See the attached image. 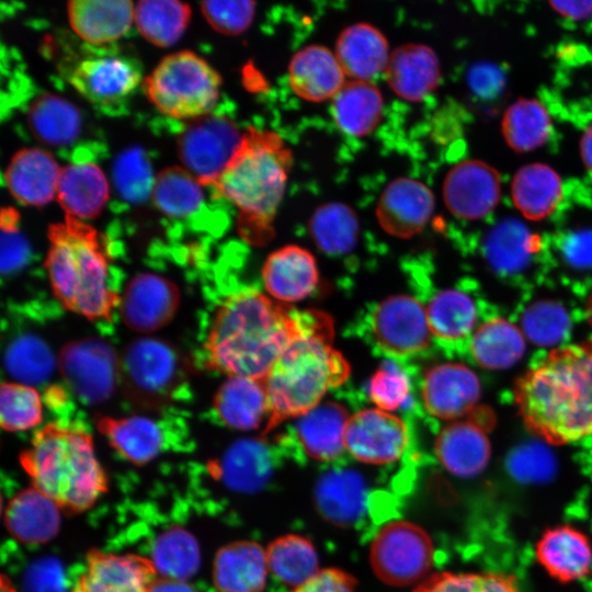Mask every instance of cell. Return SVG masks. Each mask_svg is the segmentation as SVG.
<instances>
[{"mask_svg":"<svg viewBox=\"0 0 592 592\" xmlns=\"http://www.w3.org/2000/svg\"><path fill=\"white\" fill-rule=\"evenodd\" d=\"M384 99L373 81L349 80L331 100V114L344 134L362 137L380 122Z\"/></svg>","mask_w":592,"mask_h":592,"instance_id":"836d02e7","label":"cell"},{"mask_svg":"<svg viewBox=\"0 0 592 592\" xmlns=\"http://www.w3.org/2000/svg\"><path fill=\"white\" fill-rule=\"evenodd\" d=\"M1 224V272L11 274L22 269L31 254L30 246L19 229L18 212L11 207L3 208Z\"/></svg>","mask_w":592,"mask_h":592,"instance_id":"11a10c76","label":"cell"},{"mask_svg":"<svg viewBox=\"0 0 592 592\" xmlns=\"http://www.w3.org/2000/svg\"><path fill=\"white\" fill-rule=\"evenodd\" d=\"M60 70L83 98L101 107L123 103L143 80L140 61L110 45L66 57Z\"/></svg>","mask_w":592,"mask_h":592,"instance_id":"ba28073f","label":"cell"},{"mask_svg":"<svg viewBox=\"0 0 592 592\" xmlns=\"http://www.w3.org/2000/svg\"><path fill=\"white\" fill-rule=\"evenodd\" d=\"M109 198V183L92 162H77L60 170L56 200L66 216L84 220L98 216Z\"/></svg>","mask_w":592,"mask_h":592,"instance_id":"d6a6232c","label":"cell"},{"mask_svg":"<svg viewBox=\"0 0 592 592\" xmlns=\"http://www.w3.org/2000/svg\"><path fill=\"white\" fill-rule=\"evenodd\" d=\"M293 161L291 148L274 130L249 127L243 132L215 187L238 209V229L248 242L260 246L273 237Z\"/></svg>","mask_w":592,"mask_h":592,"instance_id":"277c9868","label":"cell"},{"mask_svg":"<svg viewBox=\"0 0 592 592\" xmlns=\"http://www.w3.org/2000/svg\"><path fill=\"white\" fill-rule=\"evenodd\" d=\"M119 303L124 323L134 331L149 333L171 321L180 294L170 280L155 273H140L130 280Z\"/></svg>","mask_w":592,"mask_h":592,"instance_id":"d6986e66","label":"cell"},{"mask_svg":"<svg viewBox=\"0 0 592 592\" xmlns=\"http://www.w3.org/2000/svg\"><path fill=\"white\" fill-rule=\"evenodd\" d=\"M157 580L150 558L93 550L70 592H152Z\"/></svg>","mask_w":592,"mask_h":592,"instance_id":"9a60e30c","label":"cell"},{"mask_svg":"<svg viewBox=\"0 0 592 592\" xmlns=\"http://www.w3.org/2000/svg\"><path fill=\"white\" fill-rule=\"evenodd\" d=\"M151 200L167 216L186 218L202 207L203 185L184 168L168 167L156 175Z\"/></svg>","mask_w":592,"mask_h":592,"instance_id":"ee69618b","label":"cell"},{"mask_svg":"<svg viewBox=\"0 0 592 592\" xmlns=\"http://www.w3.org/2000/svg\"><path fill=\"white\" fill-rule=\"evenodd\" d=\"M60 168L54 157L39 148H24L10 159L4 182L21 204L44 206L56 198Z\"/></svg>","mask_w":592,"mask_h":592,"instance_id":"44dd1931","label":"cell"},{"mask_svg":"<svg viewBox=\"0 0 592 592\" xmlns=\"http://www.w3.org/2000/svg\"><path fill=\"white\" fill-rule=\"evenodd\" d=\"M3 364L16 383L35 386L50 378L56 358L43 339L32 333H22L8 344Z\"/></svg>","mask_w":592,"mask_h":592,"instance_id":"7dc6e473","label":"cell"},{"mask_svg":"<svg viewBox=\"0 0 592 592\" xmlns=\"http://www.w3.org/2000/svg\"><path fill=\"white\" fill-rule=\"evenodd\" d=\"M201 11L208 24L224 35H239L253 22L255 2L238 1H203Z\"/></svg>","mask_w":592,"mask_h":592,"instance_id":"db71d44e","label":"cell"},{"mask_svg":"<svg viewBox=\"0 0 592 592\" xmlns=\"http://www.w3.org/2000/svg\"><path fill=\"white\" fill-rule=\"evenodd\" d=\"M272 469V452L261 439L236 441L219 460L223 481L237 491L259 490L269 480Z\"/></svg>","mask_w":592,"mask_h":592,"instance_id":"8d00e7d4","label":"cell"},{"mask_svg":"<svg viewBox=\"0 0 592 592\" xmlns=\"http://www.w3.org/2000/svg\"><path fill=\"white\" fill-rule=\"evenodd\" d=\"M533 246V237L523 224L504 220L489 235L487 249L491 259L502 264L524 260Z\"/></svg>","mask_w":592,"mask_h":592,"instance_id":"f5cc1de1","label":"cell"},{"mask_svg":"<svg viewBox=\"0 0 592 592\" xmlns=\"http://www.w3.org/2000/svg\"><path fill=\"white\" fill-rule=\"evenodd\" d=\"M42 420V400L33 386L16 382L2 384L0 423L5 431H25L38 425Z\"/></svg>","mask_w":592,"mask_h":592,"instance_id":"681fc988","label":"cell"},{"mask_svg":"<svg viewBox=\"0 0 592 592\" xmlns=\"http://www.w3.org/2000/svg\"><path fill=\"white\" fill-rule=\"evenodd\" d=\"M112 178L116 193L130 204H140L151 197L156 177L151 163L140 147H130L115 158Z\"/></svg>","mask_w":592,"mask_h":592,"instance_id":"c3c4849f","label":"cell"},{"mask_svg":"<svg viewBox=\"0 0 592 592\" xmlns=\"http://www.w3.org/2000/svg\"><path fill=\"white\" fill-rule=\"evenodd\" d=\"M527 429L549 444L592 436V341L550 351L514 386Z\"/></svg>","mask_w":592,"mask_h":592,"instance_id":"7a4b0ae2","label":"cell"},{"mask_svg":"<svg viewBox=\"0 0 592 592\" xmlns=\"http://www.w3.org/2000/svg\"><path fill=\"white\" fill-rule=\"evenodd\" d=\"M287 72L294 93L309 102L332 100L346 82L335 54L318 44L297 50L291 58Z\"/></svg>","mask_w":592,"mask_h":592,"instance_id":"603a6c76","label":"cell"},{"mask_svg":"<svg viewBox=\"0 0 592 592\" xmlns=\"http://www.w3.org/2000/svg\"><path fill=\"white\" fill-rule=\"evenodd\" d=\"M536 558L544 569L561 582L578 580L592 567V546L581 531L557 526L546 531L536 544Z\"/></svg>","mask_w":592,"mask_h":592,"instance_id":"f546056e","label":"cell"},{"mask_svg":"<svg viewBox=\"0 0 592 592\" xmlns=\"http://www.w3.org/2000/svg\"><path fill=\"white\" fill-rule=\"evenodd\" d=\"M20 462L32 487L67 512L88 510L107 488L92 437L80 429L45 425L34 434Z\"/></svg>","mask_w":592,"mask_h":592,"instance_id":"8992f818","label":"cell"},{"mask_svg":"<svg viewBox=\"0 0 592 592\" xmlns=\"http://www.w3.org/2000/svg\"><path fill=\"white\" fill-rule=\"evenodd\" d=\"M48 240L45 266L56 298L90 320H111L121 298L98 231L83 220L65 216L49 227Z\"/></svg>","mask_w":592,"mask_h":592,"instance_id":"5b68a950","label":"cell"},{"mask_svg":"<svg viewBox=\"0 0 592 592\" xmlns=\"http://www.w3.org/2000/svg\"><path fill=\"white\" fill-rule=\"evenodd\" d=\"M129 0H71L67 4L72 31L86 43L110 45L121 38L134 21Z\"/></svg>","mask_w":592,"mask_h":592,"instance_id":"d4e9b609","label":"cell"},{"mask_svg":"<svg viewBox=\"0 0 592 592\" xmlns=\"http://www.w3.org/2000/svg\"><path fill=\"white\" fill-rule=\"evenodd\" d=\"M433 555V544L424 530L408 521H394L383 526L373 539L369 561L382 581L405 587L426 576Z\"/></svg>","mask_w":592,"mask_h":592,"instance_id":"9c48e42d","label":"cell"},{"mask_svg":"<svg viewBox=\"0 0 592 592\" xmlns=\"http://www.w3.org/2000/svg\"><path fill=\"white\" fill-rule=\"evenodd\" d=\"M408 443V429L402 419L378 408L352 414L344 432L345 449L355 459L371 465L398 460Z\"/></svg>","mask_w":592,"mask_h":592,"instance_id":"5bb4252c","label":"cell"},{"mask_svg":"<svg viewBox=\"0 0 592 592\" xmlns=\"http://www.w3.org/2000/svg\"><path fill=\"white\" fill-rule=\"evenodd\" d=\"M468 84L480 98L496 96L503 89L504 76L494 65L479 62L468 72Z\"/></svg>","mask_w":592,"mask_h":592,"instance_id":"6f0895ef","label":"cell"},{"mask_svg":"<svg viewBox=\"0 0 592 592\" xmlns=\"http://www.w3.org/2000/svg\"><path fill=\"white\" fill-rule=\"evenodd\" d=\"M4 523L10 534L29 545L52 540L60 528V508L34 487L21 490L8 502Z\"/></svg>","mask_w":592,"mask_h":592,"instance_id":"4dcf8cb0","label":"cell"},{"mask_svg":"<svg viewBox=\"0 0 592 592\" xmlns=\"http://www.w3.org/2000/svg\"><path fill=\"white\" fill-rule=\"evenodd\" d=\"M434 447L443 467L459 477L480 474L491 455V445L485 429L470 419L446 424L440 431Z\"/></svg>","mask_w":592,"mask_h":592,"instance_id":"cb8c5ba5","label":"cell"},{"mask_svg":"<svg viewBox=\"0 0 592 592\" xmlns=\"http://www.w3.org/2000/svg\"><path fill=\"white\" fill-rule=\"evenodd\" d=\"M355 579L339 569L320 570L307 582L295 588L292 592H354Z\"/></svg>","mask_w":592,"mask_h":592,"instance_id":"9f6ffc18","label":"cell"},{"mask_svg":"<svg viewBox=\"0 0 592 592\" xmlns=\"http://www.w3.org/2000/svg\"><path fill=\"white\" fill-rule=\"evenodd\" d=\"M214 409L228 428L251 431L265 426L270 417L264 382L251 377L231 376L219 387Z\"/></svg>","mask_w":592,"mask_h":592,"instance_id":"f1b7e54d","label":"cell"},{"mask_svg":"<svg viewBox=\"0 0 592 592\" xmlns=\"http://www.w3.org/2000/svg\"><path fill=\"white\" fill-rule=\"evenodd\" d=\"M384 76L397 96L419 102L437 88L441 80L440 61L428 45L403 44L391 52Z\"/></svg>","mask_w":592,"mask_h":592,"instance_id":"7402d4cb","label":"cell"},{"mask_svg":"<svg viewBox=\"0 0 592 592\" xmlns=\"http://www.w3.org/2000/svg\"><path fill=\"white\" fill-rule=\"evenodd\" d=\"M367 488L363 477L349 468L323 473L315 488L318 512L337 526H351L364 514Z\"/></svg>","mask_w":592,"mask_h":592,"instance_id":"4316f807","label":"cell"},{"mask_svg":"<svg viewBox=\"0 0 592 592\" xmlns=\"http://www.w3.org/2000/svg\"><path fill=\"white\" fill-rule=\"evenodd\" d=\"M1 592H15L10 581L5 580V578L1 580Z\"/></svg>","mask_w":592,"mask_h":592,"instance_id":"be15d7a7","label":"cell"},{"mask_svg":"<svg viewBox=\"0 0 592 592\" xmlns=\"http://www.w3.org/2000/svg\"><path fill=\"white\" fill-rule=\"evenodd\" d=\"M308 231L322 252L342 255L356 247L360 221L355 210L348 204L328 202L315 209L308 221Z\"/></svg>","mask_w":592,"mask_h":592,"instance_id":"ab89813d","label":"cell"},{"mask_svg":"<svg viewBox=\"0 0 592 592\" xmlns=\"http://www.w3.org/2000/svg\"><path fill=\"white\" fill-rule=\"evenodd\" d=\"M587 318L590 322V325L592 326V294L588 300V305H587Z\"/></svg>","mask_w":592,"mask_h":592,"instance_id":"e7e4bbea","label":"cell"},{"mask_svg":"<svg viewBox=\"0 0 592 592\" xmlns=\"http://www.w3.org/2000/svg\"><path fill=\"white\" fill-rule=\"evenodd\" d=\"M220 86L218 72L190 50L167 55L143 81L146 95L158 111L184 119L212 113Z\"/></svg>","mask_w":592,"mask_h":592,"instance_id":"52a82bcc","label":"cell"},{"mask_svg":"<svg viewBox=\"0 0 592 592\" xmlns=\"http://www.w3.org/2000/svg\"><path fill=\"white\" fill-rule=\"evenodd\" d=\"M150 559L161 578L186 581L200 568L201 551L191 533L171 527L155 540Z\"/></svg>","mask_w":592,"mask_h":592,"instance_id":"f6af8a7d","label":"cell"},{"mask_svg":"<svg viewBox=\"0 0 592 592\" xmlns=\"http://www.w3.org/2000/svg\"><path fill=\"white\" fill-rule=\"evenodd\" d=\"M480 396L478 376L460 363L435 365L422 378V403L431 415L441 420H455L471 412Z\"/></svg>","mask_w":592,"mask_h":592,"instance_id":"ac0fdd59","label":"cell"},{"mask_svg":"<svg viewBox=\"0 0 592 592\" xmlns=\"http://www.w3.org/2000/svg\"><path fill=\"white\" fill-rule=\"evenodd\" d=\"M346 409L334 401L321 402L294 419V434L307 456L321 462L338 458L344 447Z\"/></svg>","mask_w":592,"mask_h":592,"instance_id":"83f0119b","label":"cell"},{"mask_svg":"<svg viewBox=\"0 0 592 592\" xmlns=\"http://www.w3.org/2000/svg\"><path fill=\"white\" fill-rule=\"evenodd\" d=\"M59 366L72 392L88 405L109 399L121 376V360L114 349L96 338L66 344L60 352Z\"/></svg>","mask_w":592,"mask_h":592,"instance_id":"4fadbf2b","label":"cell"},{"mask_svg":"<svg viewBox=\"0 0 592 592\" xmlns=\"http://www.w3.org/2000/svg\"><path fill=\"white\" fill-rule=\"evenodd\" d=\"M566 253L577 261L592 259V232L580 231L572 235L566 243Z\"/></svg>","mask_w":592,"mask_h":592,"instance_id":"680465c9","label":"cell"},{"mask_svg":"<svg viewBox=\"0 0 592 592\" xmlns=\"http://www.w3.org/2000/svg\"><path fill=\"white\" fill-rule=\"evenodd\" d=\"M411 383L403 368L395 361L380 364L368 382L369 399L378 409L395 412L410 403Z\"/></svg>","mask_w":592,"mask_h":592,"instance_id":"816d5d0a","label":"cell"},{"mask_svg":"<svg viewBox=\"0 0 592 592\" xmlns=\"http://www.w3.org/2000/svg\"><path fill=\"white\" fill-rule=\"evenodd\" d=\"M265 553L269 570L289 587L297 588L320 571L316 549L304 536L289 534L278 537Z\"/></svg>","mask_w":592,"mask_h":592,"instance_id":"7bdbcfd3","label":"cell"},{"mask_svg":"<svg viewBox=\"0 0 592 592\" xmlns=\"http://www.w3.org/2000/svg\"><path fill=\"white\" fill-rule=\"evenodd\" d=\"M471 354L481 367L504 369L517 363L525 352L521 330L511 321L493 318L483 322L473 334Z\"/></svg>","mask_w":592,"mask_h":592,"instance_id":"f35d334b","label":"cell"},{"mask_svg":"<svg viewBox=\"0 0 592 592\" xmlns=\"http://www.w3.org/2000/svg\"><path fill=\"white\" fill-rule=\"evenodd\" d=\"M152 592H193V589L185 581L160 578L155 583Z\"/></svg>","mask_w":592,"mask_h":592,"instance_id":"94428289","label":"cell"},{"mask_svg":"<svg viewBox=\"0 0 592 592\" xmlns=\"http://www.w3.org/2000/svg\"><path fill=\"white\" fill-rule=\"evenodd\" d=\"M500 195L498 172L480 160L458 162L443 182L445 206L460 219L477 220L487 216L498 205Z\"/></svg>","mask_w":592,"mask_h":592,"instance_id":"2e32d148","label":"cell"},{"mask_svg":"<svg viewBox=\"0 0 592 592\" xmlns=\"http://www.w3.org/2000/svg\"><path fill=\"white\" fill-rule=\"evenodd\" d=\"M425 308L432 337L443 342L463 341L474 331L477 322L473 298L459 289L437 292Z\"/></svg>","mask_w":592,"mask_h":592,"instance_id":"60d3db41","label":"cell"},{"mask_svg":"<svg viewBox=\"0 0 592 592\" xmlns=\"http://www.w3.org/2000/svg\"><path fill=\"white\" fill-rule=\"evenodd\" d=\"M413 592H519L510 574L439 572L421 581Z\"/></svg>","mask_w":592,"mask_h":592,"instance_id":"f907efd6","label":"cell"},{"mask_svg":"<svg viewBox=\"0 0 592 592\" xmlns=\"http://www.w3.org/2000/svg\"><path fill=\"white\" fill-rule=\"evenodd\" d=\"M121 376L132 395L147 403H160L175 394L184 368L170 343L141 337L126 346L121 358Z\"/></svg>","mask_w":592,"mask_h":592,"instance_id":"8fae6325","label":"cell"},{"mask_svg":"<svg viewBox=\"0 0 592 592\" xmlns=\"http://www.w3.org/2000/svg\"><path fill=\"white\" fill-rule=\"evenodd\" d=\"M334 54L351 80L372 81L385 72L391 52L387 38L377 27L360 22L340 33Z\"/></svg>","mask_w":592,"mask_h":592,"instance_id":"484cf974","label":"cell"},{"mask_svg":"<svg viewBox=\"0 0 592 592\" xmlns=\"http://www.w3.org/2000/svg\"><path fill=\"white\" fill-rule=\"evenodd\" d=\"M368 330L377 349L394 358L423 352L432 338L425 306L408 295L378 303L368 317Z\"/></svg>","mask_w":592,"mask_h":592,"instance_id":"7c38bea8","label":"cell"},{"mask_svg":"<svg viewBox=\"0 0 592 592\" xmlns=\"http://www.w3.org/2000/svg\"><path fill=\"white\" fill-rule=\"evenodd\" d=\"M333 323L307 310L300 332L281 353L263 379L270 408L264 433L321 403L325 395L350 376V364L332 346Z\"/></svg>","mask_w":592,"mask_h":592,"instance_id":"3957f363","label":"cell"},{"mask_svg":"<svg viewBox=\"0 0 592 592\" xmlns=\"http://www.w3.org/2000/svg\"><path fill=\"white\" fill-rule=\"evenodd\" d=\"M262 282L267 294L280 303L303 300L316 289L319 282L316 259L299 246L282 247L264 261Z\"/></svg>","mask_w":592,"mask_h":592,"instance_id":"ffe728a7","label":"cell"},{"mask_svg":"<svg viewBox=\"0 0 592 592\" xmlns=\"http://www.w3.org/2000/svg\"><path fill=\"white\" fill-rule=\"evenodd\" d=\"M550 5L560 15L574 21L585 20L592 15V1H553Z\"/></svg>","mask_w":592,"mask_h":592,"instance_id":"91938a15","label":"cell"},{"mask_svg":"<svg viewBox=\"0 0 592 592\" xmlns=\"http://www.w3.org/2000/svg\"><path fill=\"white\" fill-rule=\"evenodd\" d=\"M562 194L558 173L544 163L523 166L515 173L511 195L515 207L527 219L540 220L557 207Z\"/></svg>","mask_w":592,"mask_h":592,"instance_id":"d590c367","label":"cell"},{"mask_svg":"<svg viewBox=\"0 0 592 592\" xmlns=\"http://www.w3.org/2000/svg\"><path fill=\"white\" fill-rule=\"evenodd\" d=\"M190 18L191 8L178 0H141L134 11L137 30L158 47H169L178 42Z\"/></svg>","mask_w":592,"mask_h":592,"instance_id":"b9f144b4","label":"cell"},{"mask_svg":"<svg viewBox=\"0 0 592 592\" xmlns=\"http://www.w3.org/2000/svg\"><path fill=\"white\" fill-rule=\"evenodd\" d=\"M501 128L513 150L526 152L540 147L547 140L551 119L538 101L519 99L504 112Z\"/></svg>","mask_w":592,"mask_h":592,"instance_id":"bcb514c9","label":"cell"},{"mask_svg":"<svg viewBox=\"0 0 592 592\" xmlns=\"http://www.w3.org/2000/svg\"><path fill=\"white\" fill-rule=\"evenodd\" d=\"M243 133L228 116L209 113L190 123L179 135V159L203 186L214 185L236 153Z\"/></svg>","mask_w":592,"mask_h":592,"instance_id":"30bf717a","label":"cell"},{"mask_svg":"<svg viewBox=\"0 0 592 592\" xmlns=\"http://www.w3.org/2000/svg\"><path fill=\"white\" fill-rule=\"evenodd\" d=\"M435 206L434 194L423 182L400 177L383 190L376 205L379 226L388 235L411 238L429 223Z\"/></svg>","mask_w":592,"mask_h":592,"instance_id":"e0dca14e","label":"cell"},{"mask_svg":"<svg viewBox=\"0 0 592 592\" xmlns=\"http://www.w3.org/2000/svg\"><path fill=\"white\" fill-rule=\"evenodd\" d=\"M27 122L33 135L50 146L73 143L81 132L79 110L62 96L45 93L34 99L27 111Z\"/></svg>","mask_w":592,"mask_h":592,"instance_id":"74e56055","label":"cell"},{"mask_svg":"<svg viewBox=\"0 0 592 592\" xmlns=\"http://www.w3.org/2000/svg\"><path fill=\"white\" fill-rule=\"evenodd\" d=\"M100 432L124 458L135 465H145L157 457L166 445L162 428L144 415L101 418Z\"/></svg>","mask_w":592,"mask_h":592,"instance_id":"e575fe53","label":"cell"},{"mask_svg":"<svg viewBox=\"0 0 592 592\" xmlns=\"http://www.w3.org/2000/svg\"><path fill=\"white\" fill-rule=\"evenodd\" d=\"M580 153L585 167L592 171V124L588 126L581 137Z\"/></svg>","mask_w":592,"mask_h":592,"instance_id":"6125c7cd","label":"cell"},{"mask_svg":"<svg viewBox=\"0 0 592 592\" xmlns=\"http://www.w3.org/2000/svg\"><path fill=\"white\" fill-rule=\"evenodd\" d=\"M306 311L247 288L230 294L214 315L204 350L206 366L228 377L263 380L300 332Z\"/></svg>","mask_w":592,"mask_h":592,"instance_id":"6da1fadb","label":"cell"},{"mask_svg":"<svg viewBox=\"0 0 592 592\" xmlns=\"http://www.w3.org/2000/svg\"><path fill=\"white\" fill-rule=\"evenodd\" d=\"M267 571L265 550L258 543L240 540L218 550L213 580L218 592H262Z\"/></svg>","mask_w":592,"mask_h":592,"instance_id":"1f68e13d","label":"cell"}]
</instances>
